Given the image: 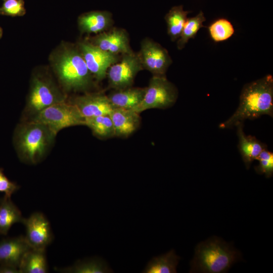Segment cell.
<instances>
[{
	"label": "cell",
	"instance_id": "3957f363",
	"mask_svg": "<svg viewBox=\"0 0 273 273\" xmlns=\"http://www.w3.org/2000/svg\"><path fill=\"white\" fill-rule=\"evenodd\" d=\"M56 134L45 125L31 120L20 125L16 132L15 144L20 159L35 164L46 156Z\"/></svg>",
	"mask_w": 273,
	"mask_h": 273
},
{
	"label": "cell",
	"instance_id": "4fadbf2b",
	"mask_svg": "<svg viewBox=\"0 0 273 273\" xmlns=\"http://www.w3.org/2000/svg\"><path fill=\"white\" fill-rule=\"evenodd\" d=\"M72 104L84 119L109 115L114 108L108 96L101 93L87 94L77 97Z\"/></svg>",
	"mask_w": 273,
	"mask_h": 273
},
{
	"label": "cell",
	"instance_id": "7402d4cb",
	"mask_svg": "<svg viewBox=\"0 0 273 273\" xmlns=\"http://www.w3.org/2000/svg\"><path fill=\"white\" fill-rule=\"evenodd\" d=\"M58 270L66 273H110L113 270L104 259L94 257L83 260H78L72 266Z\"/></svg>",
	"mask_w": 273,
	"mask_h": 273
},
{
	"label": "cell",
	"instance_id": "1f68e13d",
	"mask_svg": "<svg viewBox=\"0 0 273 273\" xmlns=\"http://www.w3.org/2000/svg\"><path fill=\"white\" fill-rule=\"evenodd\" d=\"M3 1H4V0H3Z\"/></svg>",
	"mask_w": 273,
	"mask_h": 273
},
{
	"label": "cell",
	"instance_id": "603a6c76",
	"mask_svg": "<svg viewBox=\"0 0 273 273\" xmlns=\"http://www.w3.org/2000/svg\"><path fill=\"white\" fill-rule=\"evenodd\" d=\"M189 13L184 10L183 6H176L172 7L165 15L167 33L172 41L179 37Z\"/></svg>",
	"mask_w": 273,
	"mask_h": 273
},
{
	"label": "cell",
	"instance_id": "9a60e30c",
	"mask_svg": "<svg viewBox=\"0 0 273 273\" xmlns=\"http://www.w3.org/2000/svg\"><path fill=\"white\" fill-rule=\"evenodd\" d=\"M113 122L115 136L126 137L139 127L140 113L132 109L114 108L109 114Z\"/></svg>",
	"mask_w": 273,
	"mask_h": 273
},
{
	"label": "cell",
	"instance_id": "d4e9b609",
	"mask_svg": "<svg viewBox=\"0 0 273 273\" xmlns=\"http://www.w3.org/2000/svg\"><path fill=\"white\" fill-rule=\"evenodd\" d=\"M85 125L97 136L105 138L115 136L113 122L109 115L85 118Z\"/></svg>",
	"mask_w": 273,
	"mask_h": 273
},
{
	"label": "cell",
	"instance_id": "ffe728a7",
	"mask_svg": "<svg viewBox=\"0 0 273 273\" xmlns=\"http://www.w3.org/2000/svg\"><path fill=\"white\" fill-rule=\"evenodd\" d=\"M25 218L11 200L4 196L0 199V234L6 235L16 223H23Z\"/></svg>",
	"mask_w": 273,
	"mask_h": 273
},
{
	"label": "cell",
	"instance_id": "e0dca14e",
	"mask_svg": "<svg viewBox=\"0 0 273 273\" xmlns=\"http://www.w3.org/2000/svg\"><path fill=\"white\" fill-rule=\"evenodd\" d=\"M236 126L239 139L238 148L246 168L249 169L252 162L266 149L267 146L255 137L246 135L243 130V123H240Z\"/></svg>",
	"mask_w": 273,
	"mask_h": 273
},
{
	"label": "cell",
	"instance_id": "30bf717a",
	"mask_svg": "<svg viewBox=\"0 0 273 273\" xmlns=\"http://www.w3.org/2000/svg\"><path fill=\"white\" fill-rule=\"evenodd\" d=\"M78 48L88 69L99 81L104 79L107 76L109 68L117 62L121 58L120 55L112 54L102 50L87 40L80 42Z\"/></svg>",
	"mask_w": 273,
	"mask_h": 273
},
{
	"label": "cell",
	"instance_id": "f546056e",
	"mask_svg": "<svg viewBox=\"0 0 273 273\" xmlns=\"http://www.w3.org/2000/svg\"><path fill=\"white\" fill-rule=\"evenodd\" d=\"M0 273H20L18 268L7 265L0 264Z\"/></svg>",
	"mask_w": 273,
	"mask_h": 273
},
{
	"label": "cell",
	"instance_id": "ba28073f",
	"mask_svg": "<svg viewBox=\"0 0 273 273\" xmlns=\"http://www.w3.org/2000/svg\"><path fill=\"white\" fill-rule=\"evenodd\" d=\"M143 69L138 53L132 52L123 54L108 70L107 76L109 85L115 89L129 87L138 73Z\"/></svg>",
	"mask_w": 273,
	"mask_h": 273
},
{
	"label": "cell",
	"instance_id": "4316f807",
	"mask_svg": "<svg viewBox=\"0 0 273 273\" xmlns=\"http://www.w3.org/2000/svg\"><path fill=\"white\" fill-rule=\"evenodd\" d=\"M258 165L255 167L256 172L260 174H264L269 178L273 174V153L266 149L263 150L257 157Z\"/></svg>",
	"mask_w": 273,
	"mask_h": 273
},
{
	"label": "cell",
	"instance_id": "2e32d148",
	"mask_svg": "<svg viewBox=\"0 0 273 273\" xmlns=\"http://www.w3.org/2000/svg\"><path fill=\"white\" fill-rule=\"evenodd\" d=\"M112 15L106 11H94L81 15L78 19L79 30L83 33L99 34L111 28Z\"/></svg>",
	"mask_w": 273,
	"mask_h": 273
},
{
	"label": "cell",
	"instance_id": "f1b7e54d",
	"mask_svg": "<svg viewBox=\"0 0 273 273\" xmlns=\"http://www.w3.org/2000/svg\"><path fill=\"white\" fill-rule=\"evenodd\" d=\"M19 186L15 183L11 181L0 168V192L3 193L5 196L11 198V196L17 191Z\"/></svg>",
	"mask_w": 273,
	"mask_h": 273
},
{
	"label": "cell",
	"instance_id": "cb8c5ba5",
	"mask_svg": "<svg viewBox=\"0 0 273 273\" xmlns=\"http://www.w3.org/2000/svg\"><path fill=\"white\" fill-rule=\"evenodd\" d=\"M206 18L202 11L195 17L187 18L179 37L177 41V48L183 49L189 39L195 37L199 29L204 26L203 23Z\"/></svg>",
	"mask_w": 273,
	"mask_h": 273
},
{
	"label": "cell",
	"instance_id": "5b68a950",
	"mask_svg": "<svg viewBox=\"0 0 273 273\" xmlns=\"http://www.w3.org/2000/svg\"><path fill=\"white\" fill-rule=\"evenodd\" d=\"M31 120L45 125L56 135L65 128L85 125V119L77 107L66 101L39 111L33 115Z\"/></svg>",
	"mask_w": 273,
	"mask_h": 273
},
{
	"label": "cell",
	"instance_id": "5bb4252c",
	"mask_svg": "<svg viewBox=\"0 0 273 273\" xmlns=\"http://www.w3.org/2000/svg\"><path fill=\"white\" fill-rule=\"evenodd\" d=\"M30 248L25 236L2 240L0 241V264L19 269L23 256Z\"/></svg>",
	"mask_w": 273,
	"mask_h": 273
},
{
	"label": "cell",
	"instance_id": "7a4b0ae2",
	"mask_svg": "<svg viewBox=\"0 0 273 273\" xmlns=\"http://www.w3.org/2000/svg\"><path fill=\"white\" fill-rule=\"evenodd\" d=\"M242 259V254L231 243L213 236L197 244L190 262V272H226L236 262Z\"/></svg>",
	"mask_w": 273,
	"mask_h": 273
},
{
	"label": "cell",
	"instance_id": "6da1fadb",
	"mask_svg": "<svg viewBox=\"0 0 273 273\" xmlns=\"http://www.w3.org/2000/svg\"><path fill=\"white\" fill-rule=\"evenodd\" d=\"M263 115L273 116V77L270 74L243 86L237 109L219 127L232 128L246 119H256Z\"/></svg>",
	"mask_w": 273,
	"mask_h": 273
},
{
	"label": "cell",
	"instance_id": "4dcf8cb0",
	"mask_svg": "<svg viewBox=\"0 0 273 273\" xmlns=\"http://www.w3.org/2000/svg\"><path fill=\"white\" fill-rule=\"evenodd\" d=\"M2 36H3V29L0 27V38L2 37Z\"/></svg>",
	"mask_w": 273,
	"mask_h": 273
},
{
	"label": "cell",
	"instance_id": "9c48e42d",
	"mask_svg": "<svg viewBox=\"0 0 273 273\" xmlns=\"http://www.w3.org/2000/svg\"><path fill=\"white\" fill-rule=\"evenodd\" d=\"M143 69L153 75H165L172 60L166 49L153 40L146 38L138 53Z\"/></svg>",
	"mask_w": 273,
	"mask_h": 273
},
{
	"label": "cell",
	"instance_id": "52a82bcc",
	"mask_svg": "<svg viewBox=\"0 0 273 273\" xmlns=\"http://www.w3.org/2000/svg\"><path fill=\"white\" fill-rule=\"evenodd\" d=\"M65 101V96L50 80L34 77L27 99V110L33 115L55 104Z\"/></svg>",
	"mask_w": 273,
	"mask_h": 273
},
{
	"label": "cell",
	"instance_id": "83f0119b",
	"mask_svg": "<svg viewBox=\"0 0 273 273\" xmlns=\"http://www.w3.org/2000/svg\"><path fill=\"white\" fill-rule=\"evenodd\" d=\"M26 13L24 0H4L0 7V14L9 16H22Z\"/></svg>",
	"mask_w": 273,
	"mask_h": 273
},
{
	"label": "cell",
	"instance_id": "d6986e66",
	"mask_svg": "<svg viewBox=\"0 0 273 273\" xmlns=\"http://www.w3.org/2000/svg\"><path fill=\"white\" fill-rule=\"evenodd\" d=\"M20 273H46L48 266L46 249L30 248L23 256L19 266Z\"/></svg>",
	"mask_w": 273,
	"mask_h": 273
},
{
	"label": "cell",
	"instance_id": "277c9868",
	"mask_svg": "<svg viewBox=\"0 0 273 273\" xmlns=\"http://www.w3.org/2000/svg\"><path fill=\"white\" fill-rule=\"evenodd\" d=\"M55 68L60 81L68 90H84L92 83V74L78 48L65 49L56 59Z\"/></svg>",
	"mask_w": 273,
	"mask_h": 273
},
{
	"label": "cell",
	"instance_id": "8992f818",
	"mask_svg": "<svg viewBox=\"0 0 273 273\" xmlns=\"http://www.w3.org/2000/svg\"><path fill=\"white\" fill-rule=\"evenodd\" d=\"M177 96L176 87L165 75H153L142 101L132 110L141 113L150 109H166L174 104Z\"/></svg>",
	"mask_w": 273,
	"mask_h": 273
},
{
	"label": "cell",
	"instance_id": "7c38bea8",
	"mask_svg": "<svg viewBox=\"0 0 273 273\" xmlns=\"http://www.w3.org/2000/svg\"><path fill=\"white\" fill-rule=\"evenodd\" d=\"M87 41L102 50L114 55L121 56L133 52L128 34L122 28H110L90 37Z\"/></svg>",
	"mask_w": 273,
	"mask_h": 273
},
{
	"label": "cell",
	"instance_id": "44dd1931",
	"mask_svg": "<svg viewBox=\"0 0 273 273\" xmlns=\"http://www.w3.org/2000/svg\"><path fill=\"white\" fill-rule=\"evenodd\" d=\"M180 257L172 249L166 253L153 257L142 271L144 273H176Z\"/></svg>",
	"mask_w": 273,
	"mask_h": 273
},
{
	"label": "cell",
	"instance_id": "8fae6325",
	"mask_svg": "<svg viewBox=\"0 0 273 273\" xmlns=\"http://www.w3.org/2000/svg\"><path fill=\"white\" fill-rule=\"evenodd\" d=\"M23 224L26 229L25 238L30 247L46 249L53 239L50 223L41 212H36L25 218Z\"/></svg>",
	"mask_w": 273,
	"mask_h": 273
},
{
	"label": "cell",
	"instance_id": "ac0fdd59",
	"mask_svg": "<svg viewBox=\"0 0 273 273\" xmlns=\"http://www.w3.org/2000/svg\"><path fill=\"white\" fill-rule=\"evenodd\" d=\"M145 88L131 87L116 89L108 98L114 108L134 109L142 101Z\"/></svg>",
	"mask_w": 273,
	"mask_h": 273
},
{
	"label": "cell",
	"instance_id": "484cf974",
	"mask_svg": "<svg viewBox=\"0 0 273 273\" xmlns=\"http://www.w3.org/2000/svg\"><path fill=\"white\" fill-rule=\"evenodd\" d=\"M210 36L215 42H220L230 38L234 34L235 29L230 21L226 19H219L208 27Z\"/></svg>",
	"mask_w": 273,
	"mask_h": 273
}]
</instances>
